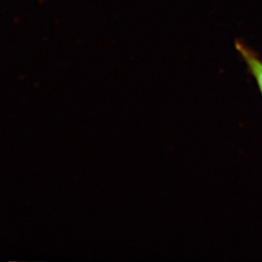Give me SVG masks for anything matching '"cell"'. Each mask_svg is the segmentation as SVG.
<instances>
[{
	"label": "cell",
	"instance_id": "cell-1",
	"mask_svg": "<svg viewBox=\"0 0 262 262\" xmlns=\"http://www.w3.org/2000/svg\"><path fill=\"white\" fill-rule=\"evenodd\" d=\"M235 49L245 62L247 71L257 86L262 97V59L257 53L241 40H235Z\"/></svg>",
	"mask_w": 262,
	"mask_h": 262
}]
</instances>
